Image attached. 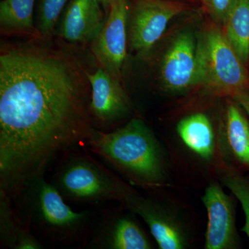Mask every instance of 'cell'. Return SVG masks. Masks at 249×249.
<instances>
[{
  "label": "cell",
  "mask_w": 249,
  "mask_h": 249,
  "mask_svg": "<svg viewBox=\"0 0 249 249\" xmlns=\"http://www.w3.org/2000/svg\"><path fill=\"white\" fill-rule=\"evenodd\" d=\"M222 27L228 40L247 65L249 60V0H235Z\"/></svg>",
  "instance_id": "obj_18"
},
{
  "label": "cell",
  "mask_w": 249,
  "mask_h": 249,
  "mask_svg": "<svg viewBox=\"0 0 249 249\" xmlns=\"http://www.w3.org/2000/svg\"><path fill=\"white\" fill-rule=\"evenodd\" d=\"M158 78L165 89L182 92L199 85L198 40L191 32L175 37L159 62Z\"/></svg>",
  "instance_id": "obj_8"
},
{
  "label": "cell",
  "mask_w": 249,
  "mask_h": 249,
  "mask_svg": "<svg viewBox=\"0 0 249 249\" xmlns=\"http://www.w3.org/2000/svg\"><path fill=\"white\" fill-rule=\"evenodd\" d=\"M87 145L135 184L159 188L166 181L162 147L153 131L142 119H132L111 132L96 129Z\"/></svg>",
  "instance_id": "obj_2"
},
{
  "label": "cell",
  "mask_w": 249,
  "mask_h": 249,
  "mask_svg": "<svg viewBox=\"0 0 249 249\" xmlns=\"http://www.w3.org/2000/svg\"><path fill=\"white\" fill-rule=\"evenodd\" d=\"M0 54V193L12 197L55 158L87 145L94 132L86 70L37 42Z\"/></svg>",
  "instance_id": "obj_1"
},
{
  "label": "cell",
  "mask_w": 249,
  "mask_h": 249,
  "mask_svg": "<svg viewBox=\"0 0 249 249\" xmlns=\"http://www.w3.org/2000/svg\"><path fill=\"white\" fill-rule=\"evenodd\" d=\"M68 1L39 0L36 28L40 40L47 41L52 38Z\"/></svg>",
  "instance_id": "obj_19"
},
{
  "label": "cell",
  "mask_w": 249,
  "mask_h": 249,
  "mask_svg": "<svg viewBox=\"0 0 249 249\" xmlns=\"http://www.w3.org/2000/svg\"><path fill=\"white\" fill-rule=\"evenodd\" d=\"M101 6H102L106 14H107L109 11V8H110L111 2L113 0H96Z\"/></svg>",
  "instance_id": "obj_23"
},
{
  "label": "cell",
  "mask_w": 249,
  "mask_h": 249,
  "mask_svg": "<svg viewBox=\"0 0 249 249\" xmlns=\"http://www.w3.org/2000/svg\"><path fill=\"white\" fill-rule=\"evenodd\" d=\"M214 22L222 25L235 0H200Z\"/></svg>",
  "instance_id": "obj_21"
},
{
  "label": "cell",
  "mask_w": 249,
  "mask_h": 249,
  "mask_svg": "<svg viewBox=\"0 0 249 249\" xmlns=\"http://www.w3.org/2000/svg\"><path fill=\"white\" fill-rule=\"evenodd\" d=\"M60 19L57 36L73 45L91 44L106 20L96 0H70Z\"/></svg>",
  "instance_id": "obj_13"
},
{
  "label": "cell",
  "mask_w": 249,
  "mask_h": 249,
  "mask_svg": "<svg viewBox=\"0 0 249 249\" xmlns=\"http://www.w3.org/2000/svg\"><path fill=\"white\" fill-rule=\"evenodd\" d=\"M65 200L97 205L124 199L134 191L85 150L67 152L51 178Z\"/></svg>",
  "instance_id": "obj_4"
},
{
  "label": "cell",
  "mask_w": 249,
  "mask_h": 249,
  "mask_svg": "<svg viewBox=\"0 0 249 249\" xmlns=\"http://www.w3.org/2000/svg\"><path fill=\"white\" fill-rule=\"evenodd\" d=\"M94 72L86 70L91 86L89 110L93 125L109 128L131 114L132 103L121 80L98 65Z\"/></svg>",
  "instance_id": "obj_9"
},
{
  "label": "cell",
  "mask_w": 249,
  "mask_h": 249,
  "mask_svg": "<svg viewBox=\"0 0 249 249\" xmlns=\"http://www.w3.org/2000/svg\"><path fill=\"white\" fill-rule=\"evenodd\" d=\"M191 9L174 0H134L128 18V48L145 56L158 43L174 18Z\"/></svg>",
  "instance_id": "obj_6"
},
{
  "label": "cell",
  "mask_w": 249,
  "mask_h": 249,
  "mask_svg": "<svg viewBox=\"0 0 249 249\" xmlns=\"http://www.w3.org/2000/svg\"><path fill=\"white\" fill-rule=\"evenodd\" d=\"M178 136L190 150L205 160L213 155L214 134L211 121L206 114L196 113L179 121Z\"/></svg>",
  "instance_id": "obj_15"
},
{
  "label": "cell",
  "mask_w": 249,
  "mask_h": 249,
  "mask_svg": "<svg viewBox=\"0 0 249 249\" xmlns=\"http://www.w3.org/2000/svg\"><path fill=\"white\" fill-rule=\"evenodd\" d=\"M129 0H113L104 24L91 42L98 65L122 81V71L128 48Z\"/></svg>",
  "instance_id": "obj_7"
},
{
  "label": "cell",
  "mask_w": 249,
  "mask_h": 249,
  "mask_svg": "<svg viewBox=\"0 0 249 249\" xmlns=\"http://www.w3.org/2000/svg\"><path fill=\"white\" fill-rule=\"evenodd\" d=\"M85 242L98 249H150L146 234L129 214L97 213Z\"/></svg>",
  "instance_id": "obj_10"
},
{
  "label": "cell",
  "mask_w": 249,
  "mask_h": 249,
  "mask_svg": "<svg viewBox=\"0 0 249 249\" xmlns=\"http://www.w3.org/2000/svg\"><path fill=\"white\" fill-rule=\"evenodd\" d=\"M36 0H2L0 3L1 34L39 39L34 19Z\"/></svg>",
  "instance_id": "obj_16"
},
{
  "label": "cell",
  "mask_w": 249,
  "mask_h": 249,
  "mask_svg": "<svg viewBox=\"0 0 249 249\" xmlns=\"http://www.w3.org/2000/svg\"><path fill=\"white\" fill-rule=\"evenodd\" d=\"M238 103H230L226 112L228 147L234 158L249 170V121Z\"/></svg>",
  "instance_id": "obj_17"
},
{
  "label": "cell",
  "mask_w": 249,
  "mask_h": 249,
  "mask_svg": "<svg viewBox=\"0 0 249 249\" xmlns=\"http://www.w3.org/2000/svg\"><path fill=\"white\" fill-rule=\"evenodd\" d=\"M208 214L205 249H233L238 246L235 206L231 197L217 183L210 184L202 196Z\"/></svg>",
  "instance_id": "obj_11"
},
{
  "label": "cell",
  "mask_w": 249,
  "mask_h": 249,
  "mask_svg": "<svg viewBox=\"0 0 249 249\" xmlns=\"http://www.w3.org/2000/svg\"><path fill=\"white\" fill-rule=\"evenodd\" d=\"M232 98L247 113L249 121V91H241L240 93H237Z\"/></svg>",
  "instance_id": "obj_22"
},
{
  "label": "cell",
  "mask_w": 249,
  "mask_h": 249,
  "mask_svg": "<svg viewBox=\"0 0 249 249\" xmlns=\"http://www.w3.org/2000/svg\"><path fill=\"white\" fill-rule=\"evenodd\" d=\"M0 240L1 246L12 249H40L41 241L19 219L12 199L0 193Z\"/></svg>",
  "instance_id": "obj_14"
},
{
  "label": "cell",
  "mask_w": 249,
  "mask_h": 249,
  "mask_svg": "<svg viewBox=\"0 0 249 249\" xmlns=\"http://www.w3.org/2000/svg\"><path fill=\"white\" fill-rule=\"evenodd\" d=\"M199 85L222 95L233 97L249 91L246 65L228 40L222 26L207 24L198 40Z\"/></svg>",
  "instance_id": "obj_5"
},
{
  "label": "cell",
  "mask_w": 249,
  "mask_h": 249,
  "mask_svg": "<svg viewBox=\"0 0 249 249\" xmlns=\"http://www.w3.org/2000/svg\"><path fill=\"white\" fill-rule=\"evenodd\" d=\"M221 181L242 205L245 215V224L242 230L249 238V178L235 170H227L221 176Z\"/></svg>",
  "instance_id": "obj_20"
},
{
  "label": "cell",
  "mask_w": 249,
  "mask_h": 249,
  "mask_svg": "<svg viewBox=\"0 0 249 249\" xmlns=\"http://www.w3.org/2000/svg\"><path fill=\"white\" fill-rule=\"evenodd\" d=\"M11 199L21 221L34 233L55 243L85 242L98 213L73 211L44 175L29 178Z\"/></svg>",
  "instance_id": "obj_3"
},
{
  "label": "cell",
  "mask_w": 249,
  "mask_h": 249,
  "mask_svg": "<svg viewBox=\"0 0 249 249\" xmlns=\"http://www.w3.org/2000/svg\"><path fill=\"white\" fill-rule=\"evenodd\" d=\"M126 209L142 218L160 249H183L186 233L175 216L160 203L134 192L124 199Z\"/></svg>",
  "instance_id": "obj_12"
}]
</instances>
